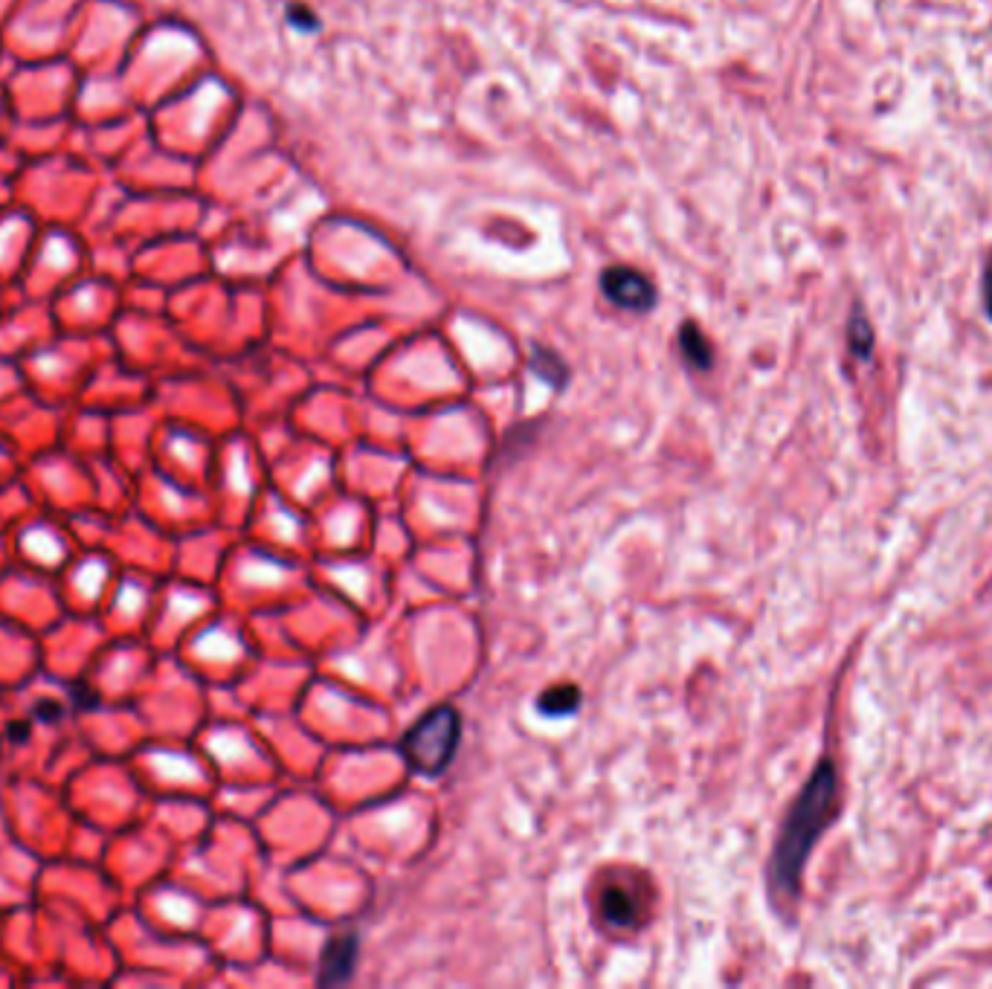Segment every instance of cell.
<instances>
[{
    "label": "cell",
    "mask_w": 992,
    "mask_h": 989,
    "mask_svg": "<svg viewBox=\"0 0 992 989\" xmlns=\"http://www.w3.org/2000/svg\"><path fill=\"white\" fill-rule=\"evenodd\" d=\"M836 801H839V772H836V763L830 757H824V760H818L810 781L795 798L787 821L781 827V836L775 842L769 882L781 900L798 897L807 859L818 839L824 836V830L830 827V821L836 818Z\"/></svg>",
    "instance_id": "cell-1"
},
{
    "label": "cell",
    "mask_w": 992,
    "mask_h": 989,
    "mask_svg": "<svg viewBox=\"0 0 992 989\" xmlns=\"http://www.w3.org/2000/svg\"><path fill=\"white\" fill-rule=\"evenodd\" d=\"M459 740H462L459 711L450 705H441L409 728L401 740V752L415 772L436 778L453 763Z\"/></svg>",
    "instance_id": "cell-2"
},
{
    "label": "cell",
    "mask_w": 992,
    "mask_h": 989,
    "mask_svg": "<svg viewBox=\"0 0 992 989\" xmlns=\"http://www.w3.org/2000/svg\"><path fill=\"white\" fill-rule=\"evenodd\" d=\"M644 894L633 876H607L598 888V914L610 929H636L644 920Z\"/></svg>",
    "instance_id": "cell-3"
},
{
    "label": "cell",
    "mask_w": 992,
    "mask_h": 989,
    "mask_svg": "<svg viewBox=\"0 0 992 989\" xmlns=\"http://www.w3.org/2000/svg\"><path fill=\"white\" fill-rule=\"evenodd\" d=\"M601 291L621 311L647 314L656 305V288L647 282V276L624 264H613L601 273Z\"/></svg>",
    "instance_id": "cell-4"
},
{
    "label": "cell",
    "mask_w": 992,
    "mask_h": 989,
    "mask_svg": "<svg viewBox=\"0 0 992 989\" xmlns=\"http://www.w3.org/2000/svg\"><path fill=\"white\" fill-rule=\"evenodd\" d=\"M357 952H360L357 934H340V937H331V940L325 943V949H322L317 984H320V987H337V984L351 981V975H354V963H357Z\"/></svg>",
    "instance_id": "cell-5"
},
{
    "label": "cell",
    "mask_w": 992,
    "mask_h": 989,
    "mask_svg": "<svg viewBox=\"0 0 992 989\" xmlns=\"http://www.w3.org/2000/svg\"><path fill=\"white\" fill-rule=\"evenodd\" d=\"M581 708V691L575 685H555L537 697V714L546 720L572 717Z\"/></svg>",
    "instance_id": "cell-6"
},
{
    "label": "cell",
    "mask_w": 992,
    "mask_h": 989,
    "mask_svg": "<svg viewBox=\"0 0 992 989\" xmlns=\"http://www.w3.org/2000/svg\"><path fill=\"white\" fill-rule=\"evenodd\" d=\"M679 349H682V357L688 360L691 369H700V372H708L711 363H714V351H711V343L705 340L697 322H685L679 328Z\"/></svg>",
    "instance_id": "cell-7"
},
{
    "label": "cell",
    "mask_w": 992,
    "mask_h": 989,
    "mask_svg": "<svg viewBox=\"0 0 992 989\" xmlns=\"http://www.w3.org/2000/svg\"><path fill=\"white\" fill-rule=\"evenodd\" d=\"M531 369L546 380V383H552L555 389H560L566 383V378H569L566 363L557 357L555 351L549 349H534V354H531Z\"/></svg>",
    "instance_id": "cell-8"
},
{
    "label": "cell",
    "mask_w": 992,
    "mask_h": 989,
    "mask_svg": "<svg viewBox=\"0 0 992 989\" xmlns=\"http://www.w3.org/2000/svg\"><path fill=\"white\" fill-rule=\"evenodd\" d=\"M850 349L862 360H868L874 351V331L862 314H853V320H850Z\"/></svg>",
    "instance_id": "cell-9"
},
{
    "label": "cell",
    "mask_w": 992,
    "mask_h": 989,
    "mask_svg": "<svg viewBox=\"0 0 992 989\" xmlns=\"http://www.w3.org/2000/svg\"><path fill=\"white\" fill-rule=\"evenodd\" d=\"M288 21H291V27H296L299 32L320 30V18H317L308 6H302V3H291V6H288Z\"/></svg>",
    "instance_id": "cell-10"
},
{
    "label": "cell",
    "mask_w": 992,
    "mask_h": 989,
    "mask_svg": "<svg viewBox=\"0 0 992 989\" xmlns=\"http://www.w3.org/2000/svg\"><path fill=\"white\" fill-rule=\"evenodd\" d=\"M35 717L41 723H59L64 717V705L56 702V699H44V702H35Z\"/></svg>",
    "instance_id": "cell-11"
},
{
    "label": "cell",
    "mask_w": 992,
    "mask_h": 989,
    "mask_svg": "<svg viewBox=\"0 0 992 989\" xmlns=\"http://www.w3.org/2000/svg\"><path fill=\"white\" fill-rule=\"evenodd\" d=\"M6 734H9L12 743H21V740L30 737V723L27 720H12V723H6Z\"/></svg>",
    "instance_id": "cell-12"
},
{
    "label": "cell",
    "mask_w": 992,
    "mask_h": 989,
    "mask_svg": "<svg viewBox=\"0 0 992 989\" xmlns=\"http://www.w3.org/2000/svg\"><path fill=\"white\" fill-rule=\"evenodd\" d=\"M984 296H987V311H990L992 317V264L990 270H987V279H984Z\"/></svg>",
    "instance_id": "cell-13"
}]
</instances>
